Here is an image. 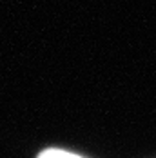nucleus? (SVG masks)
<instances>
[{"label": "nucleus", "mask_w": 156, "mask_h": 158, "mask_svg": "<svg viewBox=\"0 0 156 158\" xmlns=\"http://www.w3.org/2000/svg\"><path fill=\"white\" fill-rule=\"evenodd\" d=\"M36 158H84V156H80L76 153H71V151H65V149L49 147V149H44Z\"/></svg>", "instance_id": "f257e3e1"}]
</instances>
